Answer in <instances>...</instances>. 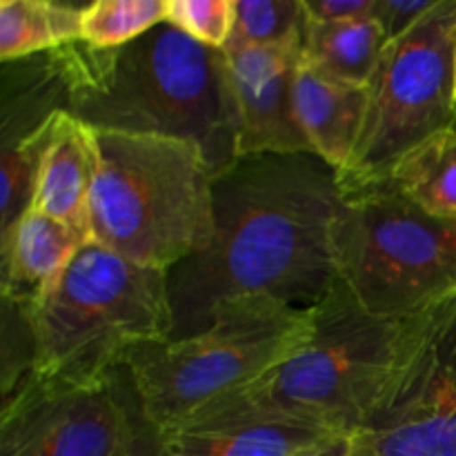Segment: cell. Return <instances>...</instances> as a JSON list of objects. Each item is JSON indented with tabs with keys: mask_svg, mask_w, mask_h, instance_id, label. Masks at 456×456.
<instances>
[{
	"mask_svg": "<svg viewBox=\"0 0 456 456\" xmlns=\"http://www.w3.org/2000/svg\"><path fill=\"white\" fill-rule=\"evenodd\" d=\"M337 169L316 154L240 156L214 178V232L167 272L174 332H203L218 305L265 294L314 307L338 281Z\"/></svg>",
	"mask_w": 456,
	"mask_h": 456,
	"instance_id": "cell-1",
	"label": "cell"
},
{
	"mask_svg": "<svg viewBox=\"0 0 456 456\" xmlns=\"http://www.w3.org/2000/svg\"><path fill=\"white\" fill-rule=\"evenodd\" d=\"M69 114L92 129L190 141L214 176L239 160V107L225 49L160 22L116 49L71 43L56 49Z\"/></svg>",
	"mask_w": 456,
	"mask_h": 456,
	"instance_id": "cell-2",
	"label": "cell"
},
{
	"mask_svg": "<svg viewBox=\"0 0 456 456\" xmlns=\"http://www.w3.org/2000/svg\"><path fill=\"white\" fill-rule=\"evenodd\" d=\"M92 240L169 272L214 232V172L190 141L94 129Z\"/></svg>",
	"mask_w": 456,
	"mask_h": 456,
	"instance_id": "cell-3",
	"label": "cell"
},
{
	"mask_svg": "<svg viewBox=\"0 0 456 456\" xmlns=\"http://www.w3.org/2000/svg\"><path fill=\"white\" fill-rule=\"evenodd\" d=\"M34 374L62 383L105 381L129 350L174 332L167 272L87 240L52 292L31 307Z\"/></svg>",
	"mask_w": 456,
	"mask_h": 456,
	"instance_id": "cell-4",
	"label": "cell"
},
{
	"mask_svg": "<svg viewBox=\"0 0 456 456\" xmlns=\"http://www.w3.org/2000/svg\"><path fill=\"white\" fill-rule=\"evenodd\" d=\"M312 325V307L254 294L218 305L194 337L134 347L123 365L145 414L165 430L252 387L305 346Z\"/></svg>",
	"mask_w": 456,
	"mask_h": 456,
	"instance_id": "cell-5",
	"label": "cell"
},
{
	"mask_svg": "<svg viewBox=\"0 0 456 456\" xmlns=\"http://www.w3.org/2000/svg\"><path fill=\"white\" fill-rule=\"evenodd\" d=\"M332 239L338 281L374 316L403 321L456 292V223L386 183L341 191Z\"/></svg>",
	"mask_w": 456,
	"mask_h": 456,
	"instance_id": "cell-6",
	"label": "cell"
},
{
	"mask_svg": "<svg viewBox=\"0 0 456 456\" xmlns=\"http://www.w3.org/2000/svg\"><path fill=\"white\" fill-rule=\"evenodd\" d=\"M456 125V0H441L383 49L368 85V114L341 191L383 183L408 151Z\"/></svg>",
	"mask_w": 456,
	"mask_h": 456,
	"instance_id": "cell-7",
	"label": "cell"
},
{
	"mask_svg": "<svg viewBox=\"0 0 456 456\" xmlns=\"http://www.w3.org/2000/svg\"><path fill=\"white\" fill-rule=\"evenodd\" d=\"M312 323L305 346L248 390L352 436L386 381L401 321L374 316L337 281L312 307Z\"/></svg>",
	"mask_w": 456,
	"mask_h": 456,
	"instance_id": "cell-8",
	"label": "cell"
},
{
	"mask_svg": "<svg viewBox=\"0 0 456 456\" xmlns=\"http://www.w3.org/2000/svg\"><path fill=\"white\" fill-rule=\"evenodd\" d=\"M352 439L365 456H456V292L401 321L386 381Z\"/></svg>",
	"mask_w": 456,
	"mask_h": 456,
	"instance_id": "cell-9",
	"label": "cell"
},
{
	"mask_svg": "<svg viewBox=\"0 0 456 456\" xmlns=\"http://www.w3.org/2000/svg\"><path fill=\"white\" fill-rule=\"evenodd\" d=\"M129 432L123 365L98 383L29 377L0 405V456H118Z\"/></svg>",
	"mask_w": 456,
	"mask_h": 456,
	"instance_id": "cell-10",
	"label": "cell"
},
{
	"mask_svg": "<svg viewBox=\"0 0 456 456\" xmlns=\"http://www.w3.org/2000/svg\"><path fill=\"white\" fill-rule=\"evenodd\" d=\"M169 456H316L347 436L332 423L281 408L252 390L165 428Z\"/></svg>",
	"mask_w": 456,
	"mask_h": 456,
	"instance_id": "cell-11",
	"label": "cell"
},
{
	"mask_svg": "<svg viewBox=\"0 0 456 456\" xmlns=\"http://www.w3.org/2000/svg\"><path fill=\"white\" fill-rule=\"evenodd\" d=\"M303 43L225 47L239 107V159L254 154H314L294 105Z\"/></svg>",
	"mask_w": 456,
	"mask_h": 456,
	"instance_id": "cell-12",
	"label": "cell"
},
{
	"mask_svg": "<svg viewBox=\"0 0 456 456\" xmlns=\"http://www.w3.org/2000/svg\"><path fill=\"white\" fill-rule=\"evenodd\" d=\"M94 174H96L94 129L69 111H58L52 142L40 163L38 187L31 209L74 227L92 240L89 203H92Z\"/></svg>",
	"mask_w": 456,
	"mask_h": 456,
	"instance_id": "cell-13",
	"label": "cell"
},
{
	"mask_svg": "<svg viewBox=\"0 0 456 456\" xmlns=\"http://www.w3.org/2000/svg\"><path fill=\"white\" fill-rule=\"evenodd\" d=\"M87 240L74 227L31 209L13 234L0 243L3 297L29 312L52 292Z\"/></svg>",
	"mask_w": 456,
	"mask_h": 456,
	"instance_id": "cell-14",
	"label": "cell"
},
{
	"mask_svg": "<svg viewBox=\"0 0 456 456\" xmlns=\"http://www.w3.org/2000/svg\"><path fill=\"white\" fill-rule=\"evenodd\" d=\"M294 105L312 151L337 174L346 172L354 159L368 114V87L338 83L301 58Z\"/></svg>",
	"mask_w": 456,
	"mask_h": 456,
	"instance_id": "cell-15",
	"label": "cell"
},
{
	"mask_svg": "<svg viewBox=\"0 0 456 456\" xmlns=\"http://www.w3.org/2000/svg\"><path fill=\"white\" fill-rule=\"evenodd\" d=\"M386 47L383 31L372 13L330 25L305 20L301 58L338 83L368 87Z\"/></svg>",
	"mask_w": 456,
	"mask_h": 456,
	"instance_id": "cell-16",
	"label": "cell"
},
{
	"mask_svg": "<svg viewBox=\"0 0 456 456\" xmlns=\"http://www.w3.org/2000/svg\"><path fill=\"white\" fill-rule=\"evenodd\" d=\"M83 9L47 0H0V61H25L78 43Z\"/></svg>",
	"mask_w": 456,
	"mask_h": 456,
	"instance_id": "cell-17",
	"label": "cell"
},
{
	"mask_svg": "<svg viewBox=\"0 0 456 456\" xmlns=\"http://www.w3.org/2000/svg\"><path fill=\"white\" fill-rule=\"evenodd\" d=\"M383 183L432 216L456 223V125L408 151Z\"/></svg>",
	"mask_w": 456,
	"mask_h": 456,
	"instance_id": "cell-18",
	"label": "cell"
},
{
	"mask_svg": "<svg viewBox=\"0 0 456 456\" xmlns=\"http://www.w3.org/2000/svg\"><path fill=\"white\" fill-rule=\"evenodd\" d=\"M167 20V0H96L85 4L80 40L98 49L134 43Z\"/></svg>",
	"mask_w": 456,
	"mask_h": 456,
	"instance_id": "cell-19",
	"label": "cell"
},
{
	"mask_svg": "<svg viewBox=\"0 0 456 456\" xmlns=\"http://www.w3.org/2000/svg\"><path fill=\"white\" fill-rule=\"evenodd\" d=\"M234 29L225 47H281L303 43L301 0H234Z\"/></svg>",
	"mask_w": 456,
	"mask_h": 456,
	"instance_id": "cell-20",
	"label": "cell"
},
{
	"mask_svg": "<svg viewBox=\"0 0 456 456\" xmlns=\"http://www.w3.org/2000/svg\"><path fill=\"white\" fill-rule=\"evenodd\" d=\"M234 16V0H167V22L216 49L230 43Z\"/></svg>",
	"mask_w": 456,
	"mask_h": 456,
	"instance_id": "cell-21",
	"label": "cell"
},
{
	"mask_svg": "<svg viewBox=\"0 0 456 456\" xmlns=\"http://www.w3.org/2000/svg\"><path fill=\"white\" fill-rule=\"evenodd\" d=\"M439 3L441 0H374L372 18L390 45L410 34Z\"/></svg>",
	"mask_w": 456,
	"mask_h": 456,
	"instance_id": "cell-22",
	"label": "cell"
},
{
	"mask_svg": "<svg viewBox=\"0 0 456 456\" xmlns=\"http://www.w3.org/2000/svg\"><path fill=\"white\" fill-rule=\"evenodd\" d=\"M127 401H129V417H132V432H129L127 444H125L123 452L118 456H169L163 432H160V428L156 426V423L147 417L145 410H142L129 372H127Z\"/></svg>",
	"mask_w": 456,
	"mask_h": 456,
	"instance_id": "cell-23",
	"label": "cell"
},
{
	"mask_svg": "<svg viewBox=\"0 0 456 456\" xmlns=\"http://www.w3.org/2000/svg\"><path fill=\"white\" fill-rule=\"evenodd\" d=\"M305 20L321 22H347L365 18L372 13L374 0H301Z\"/></svg>",
	"mask_w": 456,
	"mask_h": 456,
	"instance_id": "cell-24",
	"label": "cell"
},
{
	"mask_svg": "<svg viewBox=\"0 0 456 456\" xmlns=\"http://www.w3.org/2000/svg\"><path fill=\"white\" fill-rule=\"evenodd\" d=\"M316 456H365V452L359 448V444L352 436H343L341 441L332 444Z\"/></svg>",
	"mask_w": 456,
	"mask_h": 456,
	"instance_id": "cell-25",
	"label": "cell"
}]
</instances>
